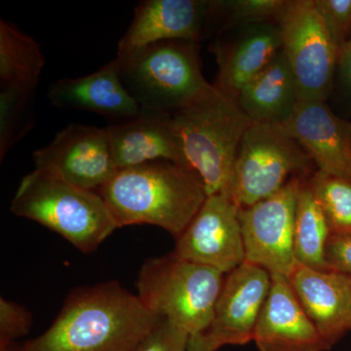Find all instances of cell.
<instances>
[{"mask_svg": "<svg viewBox=\"0 0 351 351\" xmlns=\"http://www.w3.org/2000/svg\"><path fill=\"white\" fill-rule=\"evenodd\" d=\"M160 319L117 281L80 287L51 326L17 351H132Z\"/></svg>", "mask_w": 351, "mask_h": 351, "instance_id": "6da1fadb", "label": "cell"}, {"mask_svg": "<svg viewBox=\"0 0 351 351\" xmlns=\"http://www.w3.org/2000/svg\"><path fill=\"white\" fill-rule=\"evenodd\" d=\"M98 193L119 228L156 226L176 239L208 197L193 171L164 160L120 169Z\"/></svg>", "mask_w": 351, "mask_h": 351, "instance_id": "7a4b0ae2", "label": "cell"}, {"mask_svg": "<svg viewBox=\"0 0 351 351\" xmlns=\"http://www.w3.org/2000/svg\"><path fill=\"white\" fill-rule=\"evenodd\" d=\"M172 117L189 168L208 196L226 195L240 143L254 122L237 100L214 85Z\"/></svg>", "mask_w": 351, "mask_h": 351, "instance_id": "3957f363", "label": "cell"}, {"mask_svg": "<svg viewBox=\"0 0 351 351\" xmlns=\"http://www.w3.org/2000/svg\"><path fill=\"white\" fill-rule=\"evenodd\" d=\"M10 209L61 235L85 254L96 251L119 228L98 191L36 168L21 180Z\"/></svg>", "mask_w": 351, "mask_h": 351, "instance_id": "277c9868", "label": "cell"}, {"mask_svg": "<svg viewBox=\"0 0 351 351\" xmlns=\"http://www.w3.org/2000/svg\"><path fill=\"white\" fill-rule=\"evenodd\" d=\"M225 277L219 270L171 253L145 261L138 274L136 295L157 317L191 337L211 326Z\"/></svg>", "mask_w": 351, "mask_h": 351, "instance_id": "5b68a950", "label": "cell"}, {"mask_svg": "<svg viewBox=\"0 0 351 351\" xmlns=\"http://www.w3.org/2000/svg\"><path fill=\"white\" fill-rule=\"evenodd\" d=\"M117 58L124 87L142 108L174 113L213 86L203 76L196 43L160 41Z\"/></svg>", "mask_w": 351, "mask_h": 351, "instance_id": "8992f818", "label": "cell"}, {"mask_svg": "<svg viewBox=\"0 0 351 351\" xmlns=\"http://www.w3.org/2000/svg\"><path fill=\"white\" fill-rule=\"evenodd\" d=\"M314 163L281 124L256 123L245 132L235 157L228 195L246 208L267 199L294 178H302Z\"/></svg>", "mask_w": 351, "mask_h": 351, "instance_id": "52a82bcc", "label": "cell"}, {"mask_svg": "<svg viewBox=\"0 0 351 351\" xmlns=\"http://www.w3.org/2000/svg\"><path fill=\"white\" fill-rule=\"evenodd\" d=\"M277 25L299 101H327L334 89L339 49L315 2L287 0Z\"/></svg>", "mask_w": 351, "mask_h": 351, "instance_id": "ba28073f", "label": "cell"}, {"mask_svg": "<svg viewBox=\"0 0 351 351\" xmlns=\"http://www.w3.org/2000/svg\"><path fill=\"white\" fill-rule=\"evenodd\" d=\"M302 178H294L276 195L239 209L246 261L288 277L295 265L294 226Z\"/></svg>", "mask_w": 351, "mask_h": 351, "instance_id": "9c48e42d", "label": "cell"}, {"mask_svg": "<svg viewBox=\"0 0 351 351\" xmlns=\"http://www.w3.org/2000/svg\"><path fill=\"white\" fill-rule=\"evenodd\" d=\"M36 169L73 186L98 191L117 169L106 128L71 123L50 144L34 152Z\"/></svg>", "mask_w": 351, "mask_h": 351, "instance_id": "30bf717a", "label": "cell"}, {"mask_svg": "<svg viewBox=\"0 0 351 351\" xmlns=\"http://www.w3.org/2000/svg\"><path fill=\"white\" fill-rule=\"evenodd\" d=\"M178 257L230 274L246 261L239 209L226 193L209 195L176 239Z\"/></svg>", "mask_w": 351, "mask_h": 351, "instance_id": "8fae6325", "label": "cell"}, {"mask_svg": "<svg viewBox=\"0 0 351 351\" xmlns=\"http://www.w3.org/2000/svg\"><path fill=\"white\" fill-rule=\"evenodd\" d=\"M271 287L267 270L245 261L226 274L207 332L219 346L253 341L256 325Z\"/></svg>", "mask_w": 351, "mask_h": 351, "instance_id": "7c38bea8", "label": "cell"}, {"mask_svg": "<svg viewBox=\"0 0 351 351\" xmlns=\"http://www.w3.org/2000/svg\"><path fill=\"white\" fill-rule=\"evenodd\" d=\"M283 128L308 154L318 171L351 179V121L327 101H299Z\"/></svg>", "mask_w": 351, "mask_h": 351, "instance_id": "4fadbf2b", "label": "cell"}, {"mask_svg": "<svg viewBox=\"0 0 351 351\" xmlns=\"http://www.w3.org/2000/svg\"><path fill=\"white\" fill-rule=\"evenodd\" d=\"M106 130L119 170L160 160L189 169L172 113L142 108L135 117L113 122Z\"/></svg>", "mask_w": 351, "mask_h": 351, "instance_id": "5bb4252c", "label": "cell"}, {"mask_svg": "<svg viewBox=\"0 0 351 351\" xmlns=\"http://www.w3.org/2000/svg\"><path fill=\"white\" fill-rule=\"evenodd\" d=\"M209 1L143 0L119 43L117 57H126L149 44L182 40L199 43L207 29Z\"/></svg>", "mask_w": 351, "mask_h": 351, "instance_id": "9a60e30c", "label": "cell"}, {"mask_svg": "<svg viewBox=\"0 0 351 351\" xmlns=\"http://www.w3.org/2000/svg\"><path fill=\"white\" fill-rule=\"evenodd\" d=\"M260 351H326V341L308 317L287 277L271 276V287L256 325Z\"/></svg>", "mask_w": 351, "mask_h": 351, "instance_id": "2e32d148", "label": "cell"}, {"mask_svg": "<svg viewBox=\"0 0 351 351\" xmlns=\"http://www.w3.org/2000/svg\"><path fill=\"white\" fill-rule=\"evenodd\" d=\"M289 282L330 350L351 332V279L297 263Z\"/></svg>", "mask_w": 351, "mask_h": 351, "instance_id": "e0dca14e", "label": "cell"}, {"mask_svg": "<svg viewBox=\"0 0 351 351\" xmlns=\"http://www.w3.org/2000/svg\"><path fill=\"white\" fill-rule=\"evenodd\" d=\"M48 98L54 107L96 113L112 123L131 119L142 108L121 82L117 58L95 73L53 83Z\"/></svg>", "mask_w": 351, "mask_h": 351, "instance_id": "ac0fdd59", "label": "cell"}, {"mask_svg": "<svg viewBox=\"0 0 351 351\" xmlns=\"http://www.w3.org/2000/svg\"><path fill=\"white\" fill-rule=\"evenodd\" d=\"M282 49L279 25L276 23L242 27L230 41L214 43L219 66L214 86L237 100L241 90L263 73Z\"/></svg>", "mask_w": 351, "mask_h": 351, "instance_id": "d6986e66", "label": "cell"}, {"mask_svg": "<svg viewBox=\"0 0 351 351\" xmlns=\"http://www.w3.org/2000/svg\"><path fill=\"white\" fill-rule=\"evenodd\" d=\"M237 101L256 123L281 124L292 114L299 97L282 49L263 73L241 90Z\"/></svg>", "mask_w": 351, "mask_h": 351, "instance_id": "ffe728a7", "label": "cell"}, {"mask_svg": "<svg viewBox=\"0 0 351 351\" xmlns=\"http://www.w3.org/2000/svg\"><path fill=\"white\" fill-rule=\"evenodd\" d=\"M331 230L308 182L298 193L294 226V250L300 265L316 270H331L326 261Z\"/></svg>", "mask_w": 351, "mask_h": 351, "instance_id": "44dd1931", "label": "cell"}, {"mask_svg": "<svg viewBox=\"0 0 351 351\" xmlns=\"http://www.w3.org/2000/svg\"><path fill=\"white\" fill-rule=\"evenodd\" d=\"M45 59L40 46L12 23L0 21V82L36 89Z\"/></svg>", "mask_w": 351, "mask_h": 351, "instance_id": "7402d4cb", "label": "cell"}, {"mask_svg": "<svg viewBox=\"0 0 351 351\" xmlns=\"http://www.w3.org/2000/svg\"><path fill=\"white\" fill-rule=\"evenodd\" d=\"M34 88L1 85L0 89V160L36 124Z\"/></svg>", "mask_w": 351, "mask_h": 351, "instance_id": "603a6c76", "label": "cell"}, {"mask_svg": "<svg viewBox=\"0 0 351 351\" xmlns=\"http://www.w3.org/2000/svg\"><path fill=\"white\" fill-rule=\"evenodd\" d=\"M331 234H351V179L316 171L308 181Z\"/></svg>", "mask_w": 351, "mask_h": 351, "instance_id": "cb8c5ba5", "label": "cell"}, {"mask_svg": "<svg viewBox=\"0 0 351 351\" xmlns=\"http://www.w3.org/2000/svg\"><path fill=\"white\" fill-rule=\"evenodd\" d=\"M287 1V0H286ZM285 0H228L209 1L208 22L221 20L228 27H245L250 25L271 24L280 17Z\"/></svg>", "mask_w": 351, "mask_h": 351, "instance_id": "d4e9b609", "label": "cell"}, {"mask_svg": "<svg viewBox=\"0 0 351 351\" xmlns=\"http://www.w3.org/2000/svg\"><path fill=\"white\" fill-rule=\"evenodd\" d=\"M189 339L188 332L161 318L132 351H186Z\"/></svg>", "mask_w": 351, "mask_h": 351, "instance_id": "484cf974", "label": "cell"}, {"mask_svg": "<svg viewBox=\"0 0 351 351\" xmlns=\"http://www.w3.org/2000/svg\"><path fill=\"white\" fill-rule=\"evenodd\" d=\"M34 323L29 309L17 302L0 299V346L12 345L27 336Z\"/></svg>", "mask_w": 351, "mask_h": 351, "instance_id": "4316f807", "label": "cell"}, {"mask_svg": "<svg viewBox=\"0 0 351 351\" xmlns=\"http://www.w3.org/2000/svg\"><path fill=\"white\" fill-rule=\"evenodd\" d=\"M332 39L341 49L351 38V0H314Z\"/></svg>", "mask_w": 351, "mask_h": 351, "instance_id": "83f0119b", "label": "cell"}, {"mask_svg": "<svg viewBox=\"0 0 351 351\" xmlns=\"http://www.w3.org/2000/svg\"><path fill=\"white\" fill-rule=\"evenodd\" d=\"M326 261L330 269L351 279V234H331L326 247Z\"/></svg>", "mask_w": 351, "mask_h": 351, "instance_id": "f1b7e54d", "label": "cell"}, {"mask_svg": "<svg viewBox=\"0 0 351 351\" xmlns=\"http://www.w3.org/2000/svg\"><path fill=\"white\" fill-rule=\"evenodd\" d=\"M336 75L341 95L351 106V38L339 49Z\"/></svg>", "mask_w": 351, "mask_h": 351, "instance_id": "f546056e", "label": "cell"}, {"mask_svg": "<svg viewBox=\"0 0 351 351\" xmlns=\"http://www.w3.org/2000/svg\"><path fill=\"white\" fill-rule=\"evenodd\" d=\"M221 348L207 332L191 336L186 351H217Z\"/></svg>", "mask_w": 351, "mask_h": 351, "instance_id": "4dcf8cb0", "label": "cell"}, {"mask_svg": "<svg viewBox=\"0 0 351 351\" xmlns=\"http://www.w3.org/2000/svg\"><path fill=\"white\" fill-rule=\"evenodd\" d=\"M0 351H17V346L14 345L0 346Z\"/></svg>", "mask_w": 351, "mask_h": 351, "instance_id": "1f68e13d", "label": "cell"}]
</instances>
